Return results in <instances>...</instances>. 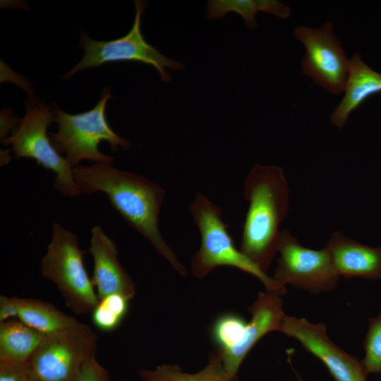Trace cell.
<instances>
[{"mask_svg": "<svg viewBox=\"0 0 381 381\" xmlns=\"http://www.w3.org/2000/svg\"><path fill=\"white\" fill-rule=\"evenodd\" d=\"M73 176L82 193L106 194L112 207L128 224L147 238L179 274L187 276V269L159 231V214L166 193L163 188L144 176L107 163L79 164L73 168Z\"/></svg>", "mask_w": 381, "mask_h": 381, "instance_id": "cell-1", "label": "cell"}, {"mask_svg": "<svg viewBox=\"0 0 381 381\" xmlns=\"http://www.w3.org/2000/svg\"><path fill=\"white\" fill-rule=\"evenodd\" d=\"M244 196L249 206L240 250L267 273L277 252L279 224L289 210V188L282 169L254 165L245 179Z\"/></svg>", "mask_w": 381, "mask_h": 381, "instance_id": "cell-2", "label": "cell"}, {"mask_svg": "<svg viewBox=\"0 0 381 381\" xmlns=\"http://www.w3.org/2000/svg\"><path fill=\"white\" fill-rule=\"evenodd\" d=\"M189 210L200 234V246L191 260L194 277L202 279L216 267L231 266L257 277L267 291L280 296L286 294V286L269 277L236 248L219 206L198 193Z\"/></svg>", "mask_w": 381, "mask_h": 381, "instance_id": "cell-3", "label": "cell"}, {"mask_svg": "<svg viewBox=\"0 0 381 381\" xmlns=\"http://www.w3.org/2000/svg\"><path fill=\"white\" fill-rule=\"evenodd\" d=\"M111 97L110 89L107 87L94 108L76 114L64 112L54 104L58 131L49 136L56 151L65 155L73 168L83 159L111 164L114 159L99 150L101 141H107L114 152L119 147L125 150L131 148V143L116 134L107 122L106 105Z\"/></svg>", "mask_w": 381, "mask_h": 381, "instance_id": "cell-4", "label": "cell"}, {"mask_svg": "<svg viewBox=\"0 0 381 381\" xmlns=\"http://www.w3.org/2000/svg\"><path fill=\"white\" fill-rule=\"evenodd\" d=\"M76 234L54 223L52 238L40 262L42 276L55 284L66 306L76 315L91 313L99 302L85 267Z\"/></svg>", "mask_w": 381, "mask_h": 381, "instance_id": "cell-5", "label": "cell"}, {"mask_svg": "<svg viewBox=\"0 0 381 381\" xmlns=\"http://www.w3.org/2000/svg\"><path fill=\"white\" fill-rule=\"evenodd\" d=\"M25 114L11 135L1 140L4 145H11L17 158H30L43 168L55 173L54 187L64 196L82 194L75 181L73 168L52 145L47 129L55 119L50 106L31 95L25 102Z\"/></svg>", "mask_w": 381, "mask_h": 381, "instance_id": "cell-6", "label": "cell"}, {"mask_svg": "<svg viewBox=\"0 0 381 381\" xmlns=\"http://www.w3.org/2000/svg\"><path fill=\"white\" fill-rule=\"evenodd\" d=\"M135 15L129 32L120 38L110 41H97L88 35L80 32V46L84 49L83 59L63 77L68 79L85 68L97 67L107 62L133 61L153 66L164 82L169 83L172 75L168 71H181L183 64L169 59L150 45L144 38L141 31V18L147 3L135 1Z\"/></svg>", "mask_w": 381, "mask_h": 381, "instance_id": "cell-7", "label": "cell"}, {"mask_svg": "<svg viewBox=\"0 0 381 381\" xmlns=\"http://www.w3.org/2000/svg\"><path fill=\"white\" fill-rule=\"evenodd\" d=\"M97 334L79 322L47 334L28 361L38 381H78L85 364L95 355Z\"/></svg>", "mask_w": 381, "mask_h": 381, "instance_id": "cell-8", "label": "cell"}, {"mask_svg": "<svg viewBox=\"0 0 381 381\" xmlns=\"http://www.w3.org/2000/svg\"><path fill=\"white\" fill-rule=\"evenodd\" d=\"M277 252L279 257L272 277L277 282L311 294L336 288L340 276L325 247L321 250L306 248L284 229L281 231Z\"/></svg>", "mask_w": 381, "mask_h": 381, "instance_id": "cell-9", "label": "cell"}, {"mask_svg": "<svg viewBox=\"0 0 381 381\" xmlns=\"http://www.w3.org/2000/svg\"><path fill=\"white\" fill-rule=\"evenodd\" d=\"M294 35L306 49L301 62L303 73L332 94L344 92L350 59L334 34L332 23L327 21L316 29L297 26Z\"/></svg>", "mask_w": 381, "mask_h": 381, "instance_id": "cell-10", "label": "cell"}, {"mask_svg": "<svg viewBox=\"0 0 381 381\" xmlns=\"http://www.w3.org/2000/svg\"><path fill=\"white\" fill-rule=\"evenodd\" d=\"M298 340L308 352L318 358L336 381H365L362 363L334 344L323 323L306 318L284 315L279 331Z\"/></svg>", "mask_w": 381, "mask_h": 381, "instance_id": "cell-11", "label": "cell"}, {"mask_svg": "<svg viewBox=\"0 0 381 381\" xmlns=\"http://www.w3.org/2000/svg\"><path fill=\"white\" fill-rule=\"evenodd\" d=\"M88 251L92 257V281L99 300L113 294L132 299L136 293L135 285L119 260L115 243L99 225L91 229Z\"/></svg>", "mask_w": 381, "mask_h": 381, "instance_id": "cell-12", "label": "cell"}, {"mask_svg": "<svg viewBox=\"0 0 381 381\" xmlns=\"http://www.w3.org/2000/svg\"><path fill=\"white\" fill-rule=\"evenodd\" d=\"M283 300L273 292H259L248 311L251 319L247 323L243 337L234 347L221 351L225 370L236 376L241 363L254 345L267 333L279 331L284 315Z\"/></svg>", "mask_w": 381, "mask_h": 381, "instance_id": "cell-13", "label": "cell"}, {"mask_svg": "<svg viewBox=\"0 0 381 381\" xmlns=\"http://www.w3.org/2000/svg\"><path fill=\"white\" fill-rule=\"evenodd\" d=\"M337 274L345 278L381 277V247L372 248L334 231L325 246Z\"/></svg>", "mask_w": 381, "mask_h": 381, "instance_id": "cell-14", "label": "cell"}, {"mask_svg": "<svg viewBox=\"0 0 381 381\" xmlns=\"http://www.w3.org/2000/svg\"><path fill=\"white\" fill-rule=\"evenodd\" d=\"M380 92L381 73L370 68L359 54L354 53L350 59L344 96L332 113L331 123L342 128L354 110L370 96Z\"/></svg>", "mask_w": 381, "mask_h": 381, "instance_id": "cell-15", "label": "cell"}, {"mask_svg": "<svg viewBox=\"0 0 381 381\" xmlns=\"http://www.w3.org/2000/svg\"><path fill=\"white\" fill-rule=\"evenodd\" d=\"M45 336L18 319L0 322V361L28 363Z\"/></svg>", "mask_w": 381, "mask_h": 381, "instance_id": "cell-16", "label": "cell"}, {"mask_svg": "<svg viewBox=\"0 0 381 381\" xmlns=\"http://www.w3.org/2000/svg\"><path fill=\"white\" fill-rule=\"evenodd\" d=\"M16 302L17 319L46 335L63 331L80 322L54 305L42 300L16 297Z\"/></svg>", "mask_w": 381, "mask_h": 381, "instance_id": "cell-17", "label": "cell"}, {"mask_svg": "<svg viewBox=\"0 0 381 381\" xmlns=\"http://www.w3.org/2000/svg\"><path fill=\"white\" fill-rule=\"evenodd\" d=\"M264 11L276 17L286 19L291 14L289 6L278 0H210L207 4V19H220L229 12H235L243 18L250 29L258 27L255 16Z\"/></svg>", "mask_w": 381, "mask_h": 381, "instance_id": "cell-18", "label": "cell"}, {"mask_svg": "<svg viewBox=\"0 0 381 381\" xmlns=\"http://www.w3.org/2000/svg\"><path fill=\"white\" fill-rule=\"evenodd\" d=\"M138 374L143 381H237V377L224 368L219 348L209 355L207 365L202 370L189 374L176 365L164 364L155 370H140Z\"/></svg>", "mask_w": 381, "mask_h": 381, "instance_id": "cell-19", "label": "cell"}, {"mask_svg": "<svg viewBox=\"0 0 381 381\" xmlns=\"http://www.w3.org/2000/svg\"><path fill=\"white\" fill-rule=\"evenodd\" d=\"M128 301L125 296L118 294L99 299L91 313L95 326L105 332L115 330L127 314Z\"/></svg>", "mask_w": 381, "mask_h": 381, "instance_id": "cell-20", "label": "cell"}, {"mask_svg": "<svg viewBox=\"0 0 381 381\" xmlns=\"http://www.w3.org/2000/svg\"><path fill=\"white\" fill-rule=\"evenodd\" d=\"M247 323L241 316L232 313L218 318L212 329L213 339L218 347L226 351L238 344L243 337Z\"/></svg>", "mask_w": 381, "mask_h": 381, "instance_id": "cell-21", "label": "cell"}, {"mask_svg": "<svg viewBox=\"0 0 381 381\" xmlns=\"http://www.w3.org/2000/svg\"><path fill=\"white\" fill-rule=\"evenodd\" d=\"M365 350L362 364L365 372H381V316L370 325L365 339Z\"/></svg>", "mask_w": 381, "mask_h": 381, "instance_id": "cell-22", "label": "cell"}, {"mask_svg": "<svg viewBox=\"0 0 381 381\" xmlns=\"http://www.w3.org/2000/svg\"><path fill=\"white\" fill-rule=\"evenodd\" d=\"M0 381H38L28 363L0 361Z\"/></svg>", "mask_w": 381, "mask_h": 381, "instance_id": "cell-23", "label": "cell"}, {"mask_svg": "<svg viewBox=\"0 0 381 381\" xmlns=\"http://www.w3.org/2000/svg\"><path fill=\"white\" fill-rule=\"evenodd\" d=\"M78 381H111L108 371L97 361L95 355L85 364Z\"/></svg>", "mask_w": 381, "mask_h": 381, "instance_id": "cell-24", "label": "cell"}, {"mask_svg": "<svg viewBox=\"0 0 381 381\" xmlns=\"http://www.w3.org/2000/svg\"><path fill=\"white\" fill-rule=\"evenodd\" d=\"M18 308L16 302V297H8L4 295L0 296V322L11 320L13 318H18Z\"/></svg>", "mask_w": 381, "mask_h": 381, "instance_id": "cell-25", "label": "cell"}, {"mask_svg": "<svg viewBox=\"0 0 381 381\" xmlns=\"http://www.w3.org/2000/svg\"><path fill=\"white\" fill-rule=\"evenodd\" d=\"M297 380L298 381H304L302 377L296 373Z\"/></svg>", "mask_w": 381, "mask_h": 381, "instance_id": "cell-26", "label": "cell"}]
</instances>
